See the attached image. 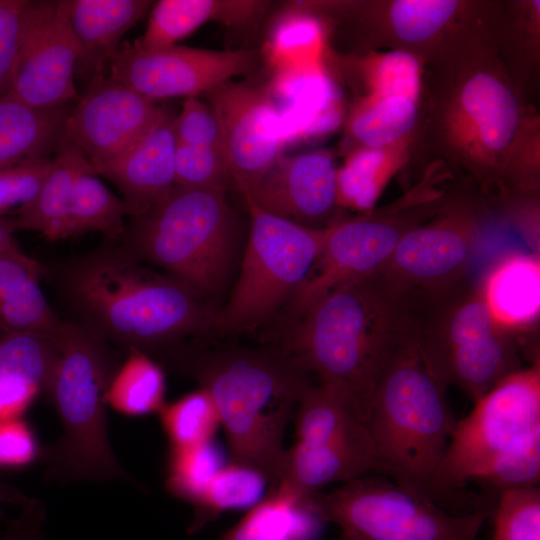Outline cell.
I'll use <instances>...</instances> for the list:
<instances>
[{"label":"cell","instance_id":"1","mask_svg":"<svg viewBox=\"0 0 540 540\" xmlns=\"http://www.w3.org/2000/svg\"><path fill=\"white\" fill-rule=\"evenodd\" d=\"M57 285L75 319L125 351L172 364L182 341L214 322L203 295L182 280L144 266L121 244L107 241L57 269Z\"/></svg>","mask_w":540,"mask_h":540},{"label":"cell","instance_id":"2","mask_svg":"<svg viewBox=\"0 0 540 540\" xmlns=\"http://www.w3.org/2000/svg\"><path fill=\"white\" fill-rule=\"evenodd\" d=\"M415 290L381 271L312 303L278 347L344 396L366 423L382 355L414 328Z\"/></svg>","mask_w":540,"mask_h":540},{"label":"cell","instance_id":"3","mask_svg":"<svg viewBox=\"0 0 540 540\" xmlns=\"http://www.w3.org/2000/svg\"><path fill=\"white\" fill-rule=\"evenodd\" d=\"M456 423L446 387L426 366L413 328L382 355L374 378L366 425L377 474L452 514L479 511L446 477L445 459Z\"/></svg>","mask_w":540,"mask_h":540},{"label":"cell","instance_id":"4","mask_svg":"<svg viewBox=\"0 0 540 540\" xmlns=\"http://www.w3.org/2000/svg\"><path fill=\"white\" fill-rule=\"evenodd\" d=\"M174 365L211 397L229 463L257 472L274 489L283 472L286 426L311 384L309 373L278 348H188Z\"/></svg>","mask_w":540,"mask_h":540},{"label":"cell","instance_id":"5","mask_svg":"<svg viewBox=\"0 0 540 540\" xmlns=\"http://www.w3.org/2000/svg\"><path fill=\"white\" fill-rule=\"evenodd\" d=\"M53 339L60 356L48 397L63 433L42 447L45 479L59 484L117 479L134 483L108 438L107 391L119 357L109 343L71 319H62Z\"/></svg>","mask_w":540,"mask_h":540},{"label":"cell","instance_id":"6","mask_svg":"<svg viewBox=\"0 0 540 540\" xmlns=\"http://www.w3.org/2000/svg\"><path fill=\"white\" fill-rule=\"evenodd\" d=\"M236 234L225 191L175 186L152 207L130 217L120 239L135 258L164 269L206 297L227 279Z\"/></svg>","mask_w":540,"mask_h":540},{"label":"cell","instance_id":"7","mask_svg":"<svg viewBox=\"0 0 540 540\" xmlns=\"http://www.w3.org/2000/svg\"><path fill=\"white\" fill-rule=\"evenodd\" d=\"M302 506L336 524L340 540H476L487 516L452 514L384 476H363L317 491Z\"/></svg>","mask_w":540,"mask_h":540},{"label":"cell","instance_id":"8","mask_svg":"<svg viewBox=\"0 0 540 540\" xmlns=\"http://www.w3.org/2000/svg\"><path fill=\"white\" fill-rule=\"evenodd\" d=\"M245 199L250 233L241 272L213 322L226 333L256 329L293 297L315 267L324 237V229L274 216Z\"/></svg>","mask_w":540,"mask_h":540},{"label":"cell","instance_id":"9","mask_svg":"<svg viewBox=\"0 0 540 540\" xmlns=\"http://www.w3.org/2000/svg\"><path fill=\"white\" fill-rule=\"evenodd\" d=\"M456 423L449 441L445 473L451 486L465 485L498 455L540 431V362L534 360L478 398Z\"/></svg>","mask_w":540,"mask_h":540},{"label":"cell","instance_id":"10","mask_svg":"<svg viewBox=\"0 0 540 540\" xmlns=\"http://www.w3.org/2000/svg\"><path fill=\"white\" fill-rule=\"evenodd\" d=\"M257 64L250 50H212L172 45L142 49L134 41L120 43L111 56L109 77L156 101L171 97H198L245 75Z\"/></svg>","mask_w":540,"mask_h":540},{"label":"cell","instance_id":"11","mask_svg":"<svg viewBox=\"0 0 540 540\" xmlns=\"http://www.w3.org/2000/svg\"><path fill=\"white\" fill-rule=\"evenodd\" d=\"M79 57L64 0L30 1L9 92L40 109L70 104Z\"/></svg>","mask_w":540,"mask_h":540},{"label":"cell","instance_id":"12","mask_svg":"<svg viewBox=\"0 0 540 540\" xmlns=\"http://www.w3.org/2000/svg\"><path fill=\"white\" fill-rule=\"evenodd\" d=\"M204 96L217 117L222 153L234 184L249 193L283 155L277 107L268 92L248 82L230 80Z\"/></svg>","mask_w":540,"mask_h":540},{"label":"cell","instance_id":"13","mask_svg":"<svg viewBox=\"0 0 540 540\" xmlns=\"http://www.w3.org/2000/svg\"><path fill=\"white\" fill-rule=\"evenodd\" d=\"M163 110L156 101L101 75L72 107L64 139L77 147L99 174L129 149Z\"/></svg>","mask_w":540,"mask_h":540},{"label":"cell","instance_id":"14","mask_svg":"<svg viewBox=\"0 0 540 540\" xmlns=\"http://www.w3.org/2000/svg\"><path fill=\"white\" fill-rule=\"evenodd\" d=\"M411 229L387 219L361 218L324 229L318 269L293 296L299 315L335 286L379 271Z\"/></svg>","mask_w":540,"mask_h":540},{"label":"cell","instance_id":"15","mask_svg":"<svg viewBox=\"0 0 540 540\" xmlns=\"http://www.w3.org/2000/svg\"><path fill=\"white\" fill-rule=\"evenodd\" d=\"M244 196L269 214L307 228L325 229L339 204L337 169L324 151L282 155Z\"/></svg>","mask_w":540,"mask_h":540},{"label":"cell","instance_id":"16","mask_svg":"<svg viewBox=\"0 0 540 540\" xmlns=\"http://www.w3.org/2000/svg\"><path fill=\"white\" fill-rule=\"evenodd\" d=\"M476 237L474 228L447 222L412 228L379 271L411 289L447 288L463 274Z\"/></svg>","mask_w":540,"mask_h":540},{"label":"cell","instance_id":"17","mask_svg":"<svg viewBox=\"0 0 540 540\" xmlns=\"http://www.w3.org/2000/svg\"><path fill=\"white\" fill-rule=\"evenodd\" d=\"M173 121L174 116L164 109L129 149L99 172L118 187L133 216L152 207L176 186Z\"/></svg>","mask_w":540,"mask_h":540},{"label":"cell","instance_id":"18","mask_svg":"<svg viewBox=\"0 0 540 540\" xmlns=\"http://www.w3.org/2000/svg\"><path fill=\"white\" fill-rule=\"evenodd\" d=\"M377 474L370 435L326 441H299L286 449L282 477L274 488L302 503L331 483ZM272 490V489H271Z\"/></svg>","mask_w":540,"mask_h":540},{"label":"cell","instance_id":"19","mask_svg":"<svg viewBox=\"0 0 540 540\" xmlns=\"http://www.w3.org/2000/svg\"><path fill=\"white\" fill-rule=\"evenodd\" d=\"M149 0H64L70 26L80 45L75 78L87 86L105 75L124 34L150 10Z\"/></svg>","mask_w":540,"mask_h":540},{"label":"cell","instance_id":"20","mask_svg":"<svg viewBox=\"0 0 540 540\" xmlns=\"http://www.w3.org/2000/svg\"><path fill=\"white\" fill-rule=\"evenodd\" d=\"M59 356L49 336L0 332V418L21 416L41 393L49 395Z\"/></svg>","mask_w":540,"mask_h":540},{"label":"cell","instance_id":"21","mask_svg":"<svg viewBox=\"0 0 540 540\" xmlns=\"http://www.w3.org/2000/svg\"><path fill=\"white\" fill-rule=\"evenodd\" d=\"M268 6L260 0H160L152 5L146 30L134 43L148 50L176 45L208 22L244 28L259 20Z\"/></svg>","mask_w":540,"mask_h":540},{"label":"cell","instance_id":"22","mask_svg":"<svg viewBox=\"0 0 540 540\" xmlns=\"http://www.w3.org/2000/svg\"><path fill=\"white\" fill-rule=\"evenodd\" d=\"M44 266L20 247L0 253V332L56 334L62 319L39 286Z\"/></svg>","mask_w":540,"mask_h":540},{"label":"cell","instance_id":"23","mask_svg":"<svg viewBox=\"0 0 540 540\" xmlns=\"http://www.w3.org/2000/svg\"><path fill=\"white\" fill-rule=\"evenodd\" d=\"M95 171L84 154L63 140L37 194L12 217L15 229L40 232L51 241L68 238L69 211L78 179ZM96 175V174H95Z\"/></svg>","mask_w":540,"mask_h":540},{"label":"cell","instance_id":"24","mask_svg":"<svg viewBox=\"0 0 540 540\" xmlns=\"http://www.w3.org/2000/svg\"><path fill=\"white\" fill-rule=\"evenodd\" d=\"M495 322L507 331H520L538 319L540 261L535 253H513L498 261L481 286Z\"/></svg>","mask_w":540,"mask_h":540},{"label":"cell","instance_id":"25","mask_svg":"<svg viewBox=\"0 0 540 540\" xmlns=\"http://www.w3.org/2000/svg\"><path fill=\"white\" fill-rule=\"evenodd\" d=\"M70 104L32 107L11 92L0 96V167L32 157L50 158L64 140Z\"/></svg>","mask_w":540,"mask_h":540},{"label":"cell","instance_id":"26","mask_svg":"<svg viewBox=\"0 0 540 540\" xmlns=\"http://www.w3.org/2000/svg\"><path fill=\"white\" fill-rule=\"evenodd\" d=\"M460 108L474 138L486 149H503L512 140L518 104L511 90L493 76H473L462 90Z\"/></svg>","mask_w":540,"mask_h":540},{"label":"cell","instance_id":"27","mask_svg":"<svg viewBox=\"0 0 540 540\" xmlns=\"http://www.w3.org/2000/svg\"><path fill=\"white\" fill-rule=\"evenodd\" d=\"M321 520L286 493L273 489L221 540H312Z\"/></svg>","mask_w":540,"mask_h":540},{"label":"cell","instance_id":"28","mask_svg":"<svg viewBox=\"0 0 540 540\" xmlns=\"http://www.w3.org/2000/svg\"><path fill=\"white\" fill-rule=\"evenodd\" d=\"M117 368L107 391V403L128 416L159 412L164 404L165 375L147 354L129 350Z\"/></svg>","mask_w":540,"mask_h":540},{"label":"cell","instance_id":"29","mask_svg":"<svg viewBox=\"0 0 540 540\" xmlns=\"http://www.w3.org/2000/svg\"><path fill=\"white\" fill-rule=\"evenodd\" d=\"M133 215L134 211L125 199L114 195L95 174H84L73 192L68 237L100 232L107 241L116 242L125 231V217Z\"/></svg>","mask_w":540,"mask_h":540},{"label":"cell","instance_id":"30","mask_svg":"<svg viewBox=\"0 0 540 540\" xmlns=\"http://www.w3.org/2000/svg\"><path fill=\"white\" fill-rule=\"evenodd\" d=\"M265 482L249 468L233 463L223 466L193 505L194 517L188 532L199 531L223 511L257 503Z\"/></svg>","mask_w":540,"mask_h":540},{"label":"cell","instance_id":"31","mask_svg":"<svg viewBox=\"0 0 540 540\" xmlns=\"http://www.w3.org/2000/svg\"><path fill=\"white\" fill-rule=\"evenodd\" d=\"M416 102L402 97H372L352 117L350 129L366 147L391 144L415 124Z\"/></svg>","mask_w":540,"mask_h":540},{"label":"cell","instance_id":"32","mask_svg":"<svg viewBox=\"0 0 540 540\" xmlns=\"http://www.w3.org/2000/svg\"><path fill=\"white\" fill-rule=\"evenodd\" d=\"M159 412L171 447L175 448L210 441L220 424L211 397L201 388L164 405Z\"/></svg>","mask_w":540,"mask_h":540},{"label":"cell","instance_id":"33","mask_svg":"<svg viewBox=\"0 0 540 540\" xmlns=\"http://www.w3.org/2000/svg\"><path fill=\"white\" fill-rule=\"evenodd\" d=\"M222 467L221 457L210 441L181 448L171 447L166 490L193 506Z\"/></svg>","mask_w":540,"mask_h":540},{"label":"cell","instance_id":"34","mask_svg":"<svg viewBox=\"0 0 540 540\" xmlns=\"http://www.w3.org/2000/svg\"><path fill=\"white\" fill-rule=\"evenodd\" d=\"M382 149L363 148L351 155L337 171L338 203L358 210H370L387 179Z\"/></svg>","mask_w":540,"mask_h":540},{"label":"cell","instance_id":"35","mask_svg":"<svg viewBox=\"0 0 540 540\" xmlns=\"http://www.w3.org/2000/svg\"><path fill=\"white\" fill-rule=\"evenodd\" d=\"M540 478V431L507 449L470 481L499 491L538 486Z\"/></svg>","mask_w":540,"mask_h":540},{"label":"cell","instance_id":"36","mask_svg":"<svg viewBox=\"0 0 540 540\" xmlns=\"http://www.w3.org/2000/svg\"><path fill=\"white\" fill-rule=\"evenodd\" d=\"M492 540H540L538 486L504 490L493 514Z\"/></svg>","mask_w":540,"mask_h":540},{"label":"cell","instance_id":"37","mask_svg":"<svg viewBox=\"0 0 540 540\" xmlns=\"http://www.w3.org/2000/svg\"><path fill=\"white\" fill-rule=\"evenodd\" d=\"M175 185L191 189L226 191L234 185L222 150L176 144Z\"/></svg>","mask_w":540,"mask_h":540},{"label":"cell","instance_id":"38","mask_svg":"<svg viewBox=\"0 0 540 540\" xmlns=\"http://www.w3.org/2000/svg\"><path fill=\"white\" fill-rule=\"evenodd\" d=\"M451 0H398L390 10L393 28L399 38L420 42L439 31L457 8Z\"/></svg>","mask_w":540,"mask_h":540},{"label":"cell","instance_id":"39","mask_svg":"<svg viewBox=\"0 0 540 540\" xmlns=\"http://www.w3.org/2000/svg\"><path fill=\"white\" fill-rule=\"evenodd\" d=\"M53 166V158L32 157L0 167V216L10 208H19L39 191Z\"/></svg>","mask_w":540,"mask_h":540},{"label":"cell","instance_id":"40","mask_svg":"<svg viewBox=\"0 0 540 540\" xmlns=\"http://www.w3.org/2000/svg\"><path fill=\"white\" fill-rule=\"evenodd\" d=\"M372 86V97H402L416 102L419 90L416 59L404 51L385 54L373 70Z\"/></svg>","mask_w":540,"mask_h":540},{"label":"cell","instance_id":"41","mask_svg":"<svg viewBox=\"0 0 540 540\" xmlns=\"http://www.w3.org/2000/svg\"><path fill=\"white\" fill-rule=\"evenodd\" d=\"M173 129L178 144L221 149L217 117L211 106L198 97L185 99L180 113L174 117Z\"/></svg>","mask_w":540,"mask_h":540},{"label":"cell","instance_id":"42","mask_svg":"<svg viewBox=\"0 0 540 540\" xmlns=\"http://www.w3.org/2000/svg\"><path fill=\"white\" fill-rule=\"evenodd\" d=\"M30 0H0V96L11 89Z\"/></svg>","mask_w":540,"mask_h":540},{"label":"cell","instance_id":"43","mask_svg":"<svg viewBox=\"0 0 540 540\" xmlns=\"http://www.w3.org/2000/svg\"><path fill=\"white\" fill-rule=\"evenodd\" d=\"M37 437L21 416L0 418V469L25 468L41 457Z\"/></svg>","mask_w":540,"mask_h":540},{"label":"cell","instance_id":"44","mask_svg":"<svg viewBox=\"0 0 540 540\" xmlns=\"http://www.w3.org/2000/svg\"><path fill=\"white\" fill-rule=\"evenodd\" d=\"M20 507L21 512L16 518L4 520L6 528L0 540H44V504L36 498H29Z\"/></svg>","mask_w":540,"mask_h":540},{"label":"cell","instance_id":"45","mask_svg":"<svg viewBox=\"0 0 540 540\" xmlns=\"http://www.w3.org/2000/svg\"><path fill=\"white\" fill-rule=\"evenodd\" d=\"M28 499L29 497L19 488L0 479V504L6 503L22 506ZM2 518L0 508V519Z\"/></svg>","mask_w":540,"mask_h":540},{"label":"cell","instance_id":"46","mask_svg":"<svg viewBox=\"0 0 540 540\" xmlns=\"http://www.w3.org/2000/svg\"><path fill=\"white\" fill-rule=\"evenodd\" d=\"M15 230L12 217L0 216V253L19 247L13 235Z\"/></svg>","mask_w":540,"mask_h":540}]
</instances>
